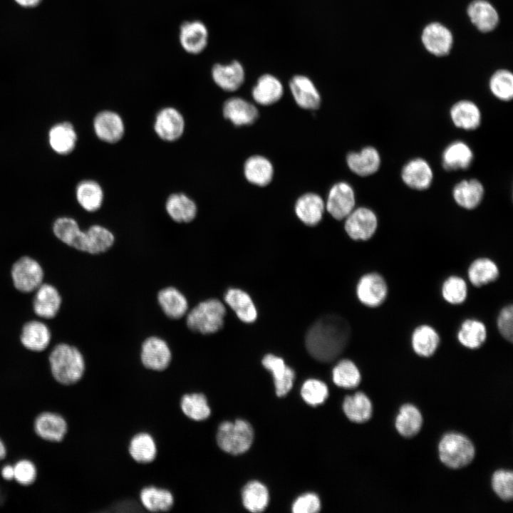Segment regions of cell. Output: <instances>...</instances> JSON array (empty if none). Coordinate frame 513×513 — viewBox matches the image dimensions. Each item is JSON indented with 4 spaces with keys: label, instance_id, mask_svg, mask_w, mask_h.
I'll list each match as a JSON object with an SVG mask.
<instances>
[{
    "label": "cell",
    "instance_id": "6da1fadb",
    "mask_svg": "<svg viewBox=\"0 0 513 513\" xmlns=\"http://www.w3.org/2000/svg\"><path fill=\"white\" fill-rule=\"evenodd\" d=\"M350 334V326L346 319L338 315H326L309 329L306 336V346L315 359L331 362L343 352Z\"/></svg>",
    "mask_w": 513,
    "mask_h": 513
},
{
    "label": "cell",
    "instance_id": "7a4b0ae2",
    "mask_svg": "<svg viewBox=\"0 0 513 513\" xmlns=\"http://www.w3.org/2000/svg\"><path fill=\"white\" fill-rule=\"evenodd\" d=\"M49 362L54 378L63 385L76 383L84 373L85 362L81 353L66 343L54 347L49 356Z\"/></svg>",
    "mask_w": 513,
    "mask_h": 513
},
{
    "label": "cell",
    "instance_id": "3957f363",
    "mask_svg": "<svg viewBox=\"0 0 513 513\" xmlns=\"http://www.w3.org/2000/svg\"><path fill=\"white\" fill-rule=\"evenodd\" d=\"M440 461L446 467L457 470L470 465L475 455L472 442L465 435L451 432L445 435L438 445Z\"/></svg>",
    "mask_w": 513,
    "mask_h": 513
},
{
    "label": "cell",
    "instance_id": "277c9868",
    "mask_svg": "<svg viewBox=\"0 0 513 513\" xmlns=\"http://www.w3.org/2000/svg\"><path fill=\"white\" fill-rule=\"evenodd\" d=\"M225 306L218 299H210L198 304L187 314L190 329L202 334L218 331L224 323Z\"/></svg>",
    "mask_w": 513,
    "mask_h": 513
},
{
    "label": "cell",
    "instance_id": "5b68a950",
    "mask_svg": "<svg viewBox=\"0 0 513 513\" xmlns=\"http://www.w3.org/2000/svg\"><path fill=\"white\" fill-rule=\"evenodd\" d=\"M217 443L219 447L229 454L239 455L245 452L251 447L254 439L252 425L244 420L234 423H222L217 432Z\"/></svg>",
    "mask_w": 513,
    "mask_h": 513
},
{
    "label": "cell",
    "instance_id": "8992f818",
    "mask_svg": "<svg viewBox=\"0 0 513 513\" xmlns=\"http://www.w3.org/2000/svg\"><path fill=\"white\" fill-rule=\"evenodd\" d=\"M11 276L16 289L27 293L37 289L41 285L43 271L36 260L23 256L14 264Z\"/></svg>",
    "mask_w": 513,
    "mask_h": 513
},
{
    "label": "cell",
    "instance_id": "52a82bcc",
    "mask_svg": "<svg viewBox=\"0 0 513 513\" xmlns=\"http://www.w3.org/2000/svg\"><path fill=\"white\" fill-rule=\"evenodd\" d=\"M388 289L385 279L376 272L361 276L357 284L356 295L363 305L375 308L386 299Z\"/></svg>",
    "mask_w": 513,
    "mask_h": 513
},
{
    "label": "cell",
    "instance_id": "ba28073f",
    "mask_svg": "<svg viewBox=\"0 0 513 513\" xmlns=\"http://www.w3.org/2000/svg\"><path fill=\"white\" fill-rule=\"evenodd\" d=\"M345 219V230L354 240L369 239L378 227V218L375 214L367 207L353 209Z\"/></svg>",
    "mask_w": 513,
    "mask_h": 513
},
{
    "label": "cell",
    "instance_id": "9c48e42d",
    "mask_svg": "<svg viewBox=\"0 0 513 513\" xmlns=\"http://www.w3.org/2000/svg\"><path fill=\"white\" fill-rule=\"evenodd\" d=\"M153 128L158 138L171 142L182 136L185 121L182 114L177 108L165 107L157 113Z\"/></svg>",
    "mask_w": 513,
    "mask_h": 513
},
{
    "label": "cell",
    "instance_id": "30bf717a",
    "mask_svg": "<svg viewBox=\"0 0 513 513\" xmlns=\"http://www.w3.org/2000/svg\"><path fill=\"white\" fill-rule=\"evenodd\" d=\"M355 193L347 182H339L330 189L325 208L336 219H345L354 209Z\"/></svg>",
    "mask_w": 513,
    "mask_h": 513
},
{
    "label": "cell",
    "instance_id": "8fae6325",
    "mask_svg": "<svg viewBox=\"0 0 513 513\" xmlns=\"http://www.w3.org/2000/svg\"><path fill=\"white\" fill-rule=\"evenodd\" d=\"M93 128L96 137L101 141L114 144L119 142L125 134V123L116 112L104 110L93 118Z\"/></svg>",
    "mask_w": 513,
    "mask_h": 513
},
{
    "label": "cell",
    "instance_id": "7c38bea8",
    "mask_svg": "<svg viewBox=\"0 0 513 513\" xmlns=\"http://www.w3.org/2000/svg\"><path fill=\"white\" fill-rule=\"evenodd\" d=\"M171 358L170 349L162 338L152 336L143 342L140 359L146 368L157 371L163 370L170 365Z\"/></svg>",
    "mask_w": 513,
    "mask_h": 513
},
{
    "label": "cell",
    "instance_id": "4fadbf2b",
    "mask_svg": "<svg viewBox=\"0 0 513 513\" xmlns=\"http://www.w3.org/2000/svg\"><path fill=\"white\" fill-rule=\"evenodd\" d=\"M55 236L64 244L77 250L87 252L88 238L86 231H82L78 222L71 217L56 219L53 225Z\"/></svg>",
    "mask_w": 513,
    "mask_h": 513
},
{
    "label": "cell",
    "instance_id": "5bb4252c",
    "mask_svg": "<svg viewBox=\"0 0 513 513\" xmlns=\"http://www.w3.org/2000/svg\"><path fill=\"white\" fill-rule=\"evenodd\" d=\"M208 36L206 25L199 20L185 21L180 27V42L188 53L198 54L202 52L207 45Z\"/></svg>",
    "mask_w": 513,
    "mask_h": 513
},
{
    "label": "cell",
    "instance_id": "9a60e30c",
    "mask_svg": "<svg viewBox=\"0 0 513 513\" xmlns=\"http://www.w3.org/2000/svg\"><path fill=\"white\" fill-rule=\"evenodd\" d=\"M422 42L428 51L437 56H444L451 50L453 38L451 31L438 22L427 25L422 33Z\"/></svg>",
    "mask_w": 513,
    "mask_h": 513
},
{
    "label": "cell",
    "instance_id": "2e32d148",
    "mask_svg": "<svg viewBox=\"0 0 513 513\" xmlns=\"http://www.w3.org/2000/svg\"><path fill=\"white\" fill-rule=\"evenodd\" d=\"M289 86L295 102L300 108L314 110L320 107V93L309 77L295 75L290 80Z\"/></svg>",
    "mask_w": 513,
    "mask_h": 513
},
{
    "label": "cell",
    "instance_id": "e0dca14e",
    "mask_svg": "<svg viewBox=\"0 0 513 513\" xmlns=\"http://www.w3.org/2000/svg\"><path fill=\"white\" fill-rule=\"evenodd\" d=\"M211 72L215 84L225 91L238 90L245 81L244 68L236 60L228 64L216 63L212 66Z\"/></svg>",
    "mask_w": 513,
    "mask_h": 513
},
{
    "label": "cell",
    "instance_id": "ac0fdd59",
    "mask_svg": "<svg viewBox=\"0 0 513 513\" xmlns=\"http://www.w3.org/2000/svg\"><path fill=\"white\" fill-rule=\"evenodd\" d=\"M222 113L224 117L236 126L250 125L259 117L256 107L240 97L227 99L223 105Z\"/></svg>",
    "mask_w": 513,
    "mask_h": 513
},
{
    "label": "cell",
    "instance_id": "d6986e66",
    "mask_svg": "<svg viewBox=\"0 0 513 513\" xmlns=\"http://www.w3.org/2000/svg\"><path fill=\"white\" fill-rule=\"evenodd\" d=\"M404 183L409 187L423 190L432 183L433 174L428 162L422 158H415L405 164L401 172Z\"/></svg>",
    "mask_w": 513,
    "mask_h": 513
},
{
    "label": "cell",
    "instance_id": "ffe728a7",
    "mask_svg": "<svg viewBox=\"0 0 513 513\" xmlns=\"http://www.w3.org/2000/svg\"><path fill=\"white\" fill-rule=\"evenodd\" d=\"M262 365L273 375L276 395L279 397L286 395L293 386L295 378L294 370L288 367L281 358L272 354H267L263 358Z\"/></svg>",
    "mask_w": 513,
    "mask_h": 513
},
{
    "label": "cell",
    "instance_id": "44dd1931",
    "mask_svg": "<svg viewBox=\"0 0 513 513\" xmlns=\"http://www.w3.org/2000/svg\"><path fill=\"white\" fill-rule=\"evenodd\" d=\"M325 203L322 197L312 192L300 196L294 206L297 217L309 226L318 224L323 217Z\"/></svg>",
    "mask_w": 513,
    "mask_h": 513
},
{
    "label": "cell",
    "instance_id": "7402d4cb",
    "mask_svg": "<svg viewBox=\"0 0 513 513\" xmlns=\"http://www.w3.org/2000/svg\"><path fill=\"white\" fill-rule=\"evenodd\" d=\"M346 162L353 172L366 177L378 171L380 165V157L375 147L368 146L360 152H349L346 157Z\"/></svg>",
    "mask_w": 513,
    "mask_h": 513
},
{
    "label": "cell",
    "instance_id": "603a6c76",
    "mask_svg": "<svg viewBox=\"0 0 513 513\" xmlns=\"http://www.w3.org/2000/svg\"><path fill=\"white\" fill-rule=\"evenodd\" d=\"M77 133L69 122H61L53 125L48 134V144L57 154L68 155L76 147Z\"/></svg>",
    "mask_w": 513,
    "mask_h": 513
},
{
    "label": "cell",
    "instance_id": "cb8c5ba5",
    "mask_svg": "<svg viewBox=\"0 0 513 513\" xmlns=\"http://www.w3.org/2000/svg\"><path fill=\"white\" fill-rule=\"evenodd\" d=\"M284 88L281 82L274 75H261L252 88L254 101L261 105H270L278 102L282 97Z\"/></svg>",
    "mask_w": 513,
    "mask_h": 513
},
{
    "label": "cell",
    "instance_id": "d4e9b609",
    "mask_svg": "<svg viewBox=\"0 0 513 513\" xmlns=\"http://www.w3.org/2000/svg\"><path fill=\"white\" fill-rule=\"evenodd\" d=\"M467 14L472 24L482 32L492 31L499 22L497 10L485 0H475L471 2L467 8Z\"/></svg>",
    "mask_w": 513,
    "mask_h": 513
},
{
    "label": "cell",
    "instance_id": "484cf974",
    "mask_svg": "<svg viewBox=\"0 0 513 513\" xmlns=\"http://www.w3.org/2000/svg\"><path fill=\"white\" fill-rule=\"evenodd\" d=\"M165 209L170 217L178 223L192 222L197 212L195 201L182 192L172 193L167 197Z\"/></svg>",
    "mask_w": 513,
    "mask_h": 513
},
{
    "label": "cell",
    "instance_id": "4316f807",
    "mask_svg": "<svg viewBox=\"0 0 513 513\" xmlns=\"http://www.w3.org/2000/svg\"><path fill=\"white\" fill-rule=\"evenodd\" d=\"M244 175L251 184L265 187L272 180L274 167L266 157L253 155L247 159L244 165Z\"/></svg>",
    "mask_w": 513,
    "mask_h": 513
},
{
    "label": "cell",
    "instance_id": "83f0119b",
    "mask_svg": "<svg viewBox=\"0 0 513 513\" xmlns=\"http://www.w3.org/2000/svg\"><path fill=\"white\" fill-rule=\"evenodd\" d=\"M36 434L44 440L61 441L67 431L66 420L59 415L43 413L39 415L34 423Z\"/></svg>",
    "mask_w": 513,
    "mask_h": 513
},
{
    "label": "cell",
    "instance_id": "f1b7e54d",
    "mask_svg": "<svg viewBox=\"0 0 513 513\" xmlns=\"http://www.w3.org/2000/svg\"><path fill=\"white\" fill-rule=\"evenodd\" d=\"M61 303V296L54 286L41 284L34 297L33 310L38 316L51 318L57 314Z\"/></svg>",
    "mask_w": 513,
    "mask_h": 513
},
{
    "label": "cell",
    "instance_id": "f546056e",
    "mask_svg": "<svg viewBox=\"0 0 513 513\" xmlns=\"http://www.w3.org/2000/svg\"><path fill=\"white\" fill-rule=\"evenodd\" d=\"M484 192L482 183L476 179H471L457 183L453 189L452 195L459 206L466 209H472L480 204Z\"/></svg>",
    "mask_w": 513,
    "mask_h": 513
},
{
    "label": "cell",
    "instance_id": "4dcf8cb0",
    "mask_svg": "<svg viewBox=\"0 0 513 513\" xmlns=\"http://www.w3.org/2000/svg\"><path fill=\"white\" fill-rule=\"evenodd\" d=\"M440 344V336L431 326H417L411 335V346L414 352L421 357L432 356Z\"/></svg>",
    "mask_w": 513,
    "mask_h": 513
},
{
    "label": "cell",
    "instance_id": "1f68e13d",
    "mask_svg": "<svg viewBox=\"0 0 513 513\" xmlns=\"http://www.w3.org/2000/svg\"><path fill=\"white\" fill-rule=\"evenodd\" d=\"M450 117L454 125L466 130L478 128L481 122V113L477 105L470 100H460L450 109Z\"/></svg>",
    "mask_w": 513,
    "mask_h": 513
},
{
    "label": "cell",
    "instance_id": "d6a6232c",
    "mask_svg": "<svg viewBox=\"0 0 513 513\" xmlns=\"http://www.w3.org/2000/svg\"><path fill=\"white\" fill-rule=\"evenodd\" d=\"M76 198L79 205L86 211L98 210L104 200V192L101 185L93 180L81 181L76 187Z\"/></svg>",
    "mask_w": 513,
    "mask_h": 513
},
{
    "label": "cell",
    "instance_id": "836d02e7",
    "mask_svg": "<svg viewBox=\"0 0 513 513\" xmlns=\"http://www.w3.org/2000/svg\"><path fill=\"white\" fill-rule=\"evenodd\" d=\"M473 160V152L464 142L455 141L444 150L442 155V166L446 170L467 169Z\"/></svg>",
    "mask_w": 513,
    "mask_h": 513
},
{
    "label": "cell",
    "instance_id": "e575fe53",
    "mask_svg": "<svg viewBox=\"0 0 513 513\" xmlns=\"http://www.w3.org/2000/svg\"><path fill=\"white\" fill-rule=\"evenodd\" d=\"M224 301L245 323H252L257 317V311L251 297L239 289H229L224 295Z\"/></svg>",
    "mask_w": 513,
    "mask_h": 513
},
{
    "label": "cell",
    "instance_id": "d590c367",
    "mask_svg": "<svg viewBox=\"0 0 513 513\" xmlns=\"http://www.w3.org/2000/svg\"><path fill=\"white\" fill-rule=\"evenodd\" d=\"M51 341V333L47 326L38 321H31L24 324L21 341L28 349L33 351L44 350Z\"/></svg>",
    "mask_w": 513,
    "mask_h": 513
},
{
    "label": "cell",
    "instance_id": "8d00e7d4",
    "mask_svg": "<svg viewBox=\"0 0 513 513\" xmlns=\"http://www.w3.org/2000/svg\"><path fill=\"white\" fill-rule=\"evenodd\" d=\"M499 274L497 264L489 258L480 257L469 266L467 276L470 283L477 287L495 281Z\"/></svg>",
    "mask_w": 513,
    "mask_h": 513
},
{
    "label": "cell",
    "instance_id": "74e56055",
    "mask_svg": "<svg viewBox=\"0 0 513 513\" xmlns=\"http://www.w3.org/2000/svg\"><path fill=\"white\" fill-rule=\"evenodd\" d=\"M423 425V416L413 405H403L399 410L395 421V429L404 437L416 435Z\"/></svg>",
    "mask_w": 513,
    "mask_h": 513
},
{
    "label": "cell",
    "instance_id": "f35d334b",
    "mask_svg": "<svg viewBox=\"0 0 513 513\" xmlns=\"http://www.w3.org/2000/svg\"><path fill=\"white\" fill-rule=\"evenodd\" d=\"M157 299L163 312L170 318H180L187 311L188 304L186 298L174 287H167L160 291Z\"/></svg>",
    "mask_w": 513,
    "mask_h": 513
},
{
    "label": "cell",
    "instance_id": "ab89813d",
    "mask_svg": "<svg viewBox=\"0 0 513 513\" xmlns=\"http://www.w3.org/2000/svg\"><path fill=\"white\" fill-rule=\"evenodd\" d=\"M460 343L465 348L476 349L485 342L487 328L484 323L475 318L465 320L457 334Z\"/></svg>",
    "mask_w": 513,
    "mask_h": 513
},
{
    "label": "cell",
    "instance_id": "60d3db41",
    "mask_svg": "<svg viewBox=\"0 0 513 513\" xmlns=\"http://www.w3.org/2000/svg\"><path fill=\"white\" fill-rule=\"evenodd\" d=\"M343 409L346 417L352 422L363 423L372 415V403L368 396L362 392L346 397Z\"/></svg>",
    "mask_w": 513,
    "mask_h": 513
},
{
    "label": "cell",
    "instance_id": "b9f144b4",
    "mask_svg": "<svg viewBox=\"0 0 513 513\" xmlns=\"http://www.w3.org/2000/svg\"><path fill=\"white\" fill-rule=\"evenodd\" d=\"M140 499L143 506L150 512H165L174 504L172 494L167 489L154 486L144 487L140 492Z\"/></svg>",
    "mask_w": 513,
    "mask_h": 513
},
{
    "label": "cell",
    "instance_id": "7bdbcfd3",
    "mask_svg": "<svg viewBox=\"0 0 513 513\" xmlns=\"http://www.w3.org/2000/svg\"><path fill=\"white\" fill-rule=\"evenodd\" d=\"M128 452L131 457L138 462H152L157 454L155 440L149 433H138L130 440Z\"/></svg>",
    "mask_w": 513,
    "mask_h": 513
},
{
    "label": "cell",
    "instance_id": "ee69618b",
    "mask_svg": "<svg viewBox=\"0 0 513 513\" xmlns=\"http://www.w3.org/2000/svg\"><path fill=\"white\" fill-rule=\"evenodd\" d=\"M180 405L184 415L195 421L204 420L211 414L207 399L203 393L185 394L182 397Z\"/></svg>",
    "mask_w": 513,
    "mask_h": 513
},
{
    "label": "cell",
    "instance_id": "f6af8a7d",
    "mask_svg": "<svg viewBox=\"0 0 513 513\" xmlns=\"http://www.w3.org/2000/svg\"><path fill=\"white\" fill-rule=\"evenodd\" d=\"M242 497L244 507L252 512L264 511L269 503L266 487L257 481H252L244 486Z\"/></svg>",
    "mask_w": 513,
    "mask_h": 513
},
{
    "label": "cell",
    "instance_id": "bcb514c9",
    "mask_svg": "<svg viewBox=\"0 0 513 513\" xmlns=\"http://www.w3.org/2000/svg\"><path fill=\"white\" fill-rule=\"evenodd\" d=\"M333 380L339 387L354 388L361 382V373L353 362L345 359L338 362L333 369Z\"/></svg>",
    "mask_w": 513,
    "mask_h": 513
},
{
    "label": "cell",
    "instance_id": "7dc6e473",
    "mask_svg": "<svg viewBox=\"0 0 513 513\" xmlns=\"http://www.w3.org/2000/svg\"><path fill=\"white\" fill-rule=\"evenodd\" d=\"M88 237L87 253L98 254L108 250L114 242L113 233L107 228L95 224L86 231Z\"/></svg>",
    "mask_w": 513,
    "mask_h": 513
},
{
    "label": "cell",
    "instance_id": "c3c4849f",
    "mask_svg": "<svg viewBox=\"0 0 513 513\" xmlns=\"http://www.w3.org/2000/svg\"><path fill=\"white\" fill-rule=\"evenodd\" d=\"M444 300L453 305L463 303L467 296V285L464 279L458 276H450L443 282L441 289Z\"/></svg>",
    "mask_w": 513,
    "mask_h": 513
},
{
    "label": "cell",
    "instance_id": "681fc988",
    "mask_svg": "<svg viewBox=\"0 0 513 513\" xmlns=\"http://www.w3.org/2000/svg\"><path fill=\"white\" fill-rule=\"evenodd\" d=\"M489 88L492 93L499 100H510L513 97L512 73L507 70H498L490 78Z\"/></svg>",
    "mask_w": 513,
    "mask_h": 513
},
{
    "label": "cell",
    "instance_id": "f907efd6",
    "mask_svg": "<svg viewBox=\"0 0 513 513\" xmlns=\"http://www.w3.org/2000/svg\"><path fill=\"white\" fill-rule=\"evenodd\" d=\"M301 395L306 403L315 406L326 400L328 390L326 385L323 382L316 379H309L303 384Z\"/></svg>",
    "mask_w": 513,
    "mask_h": 513
},
{
    "label": "cell",
    "instance_id": "816d5d0a",
    "mask_svg": "<svg viewBox=\"0 0 513 513\" xmlns=\"http://www.w3.org/2000/svg\"><path fill=\"white\" fill-rule=\"evenodd\" d=\"M492 487L494 493L502 500L508 502L513 498V473L499 470L492 477Z\"/></svg>",
    "mask_w": 513,
    "mask_h": 513
},
{
    "label": "cell",
    "instance_id": "f5cc1de1",
    "mask_svg": "<svg viewBox=\"0 0 513 513\" xmlns=\"http://www.w3.org/2000/svg\"><path fill=\"white\" fill-rule=\"evenodd\" d=\"M497 328L501 336L509 342L513 339V306L508 305L502 308L497 320Z\"/></svg>",
    "mask_w": 513,
    "mask_h": 513
},
{
    "label": "cell",
    "instance_id": "db71d44e",
    "mask_svg": "<svg viewBox=\"0 0 513 513\" xmlns=\"http://www.w3.org/2000/svg\"><path fill=\"white\" fill-rule=\"evenodd\" d=\"M14 477L19 484L28 485L32 484L36 476L35 465L29 460H22L19 461L14 466Z\"/></svg>",
    "mask_w": 513,
    "mask_h": 513
},
{
    "label": "cell",
    "instance_id": "11a10c76",
    "mask_svg": "<svg viewBox=\"0 0 513 513\" xmlns=\"http://www.w3.org/2000/svg\"><path fill=\"white\" fill-rule=\"evenodd\" d=\"M321 503L318 496L307 493L298 497L292 505L294 513H315L320 510Z\"/></svg>",
    "mask_w": 513,
    "mask_h": 513
},
{
    "label": "cell",
    "instance_id": "9f6ffc18",
    "mask_svg": "<svg viewBox=\"0 0 513 513\" xmlns=\"http://www.w3.org/2000/svg\"><path fill=\"white\" fill-rule=\"evenodd\" d=\"M1 475L5 480H12L14 477V466L7 465L1 470Z\"/></svg>",
    "mask_w": 513,
    "mask_h": 513
},
{
    "label": "cell",
    "instance_id": "6f0895ef",
    "mask_svg": "<svg viewBox=\"0 0 513 513\" xmlns=\"http://www.w3.org/2000/svg\"><path fill=\"white\" fill-rule=\"evenodd\" d=\"M19 5L30 7L37 5L41 0H15Z\"/></svg>",
    "mask_w": 513,
    "mask_h": 513
},
{
    "label": "cell",
    "instance_id": "680465c9",
    "mask_svg": "<svg viewBox=\"0 0 513 513\" xmlns=\"http://www.w3.org/2000/svg\"><path fill=\"white\" fill-rule=\"evenodd\" d=\"M6 456V447L2 442V441L0 440V460L4 458Z\"/></svg>",
    "mask_w": 513,
    "mask_h": 513
}]
</instances>
